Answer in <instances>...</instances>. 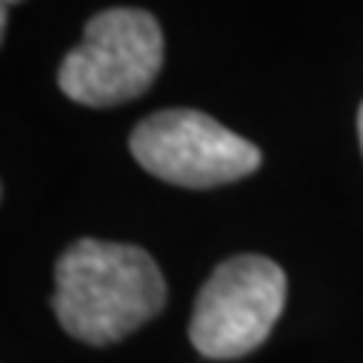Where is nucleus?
Wrapping results in <instances>:
<instances>
[{
  "label": "nucleus",
  "instance_id": "f257e3e1",
  "mask_svg": "<svg viewBox=\"0 0 363 363\" xmlns=\"http://www.w3.org/2000/svg\"><path fill=\"white\" fill-rule=\"evenodd\" d=\"M164 303L167 281L140 245L79 240L55 264L52 309L79 342H118L161 315Z\"/></svg>",
  "mask_w": 363,
  "mask_h": 363
},
{
  "label": "nucleus",
  "instance_id": "f03ea898",
  "mask_svg": "<svg viewBox=\"0 0 363 363\" xmlns=\"http://www.w3.org/2000/svg\"><path fill=\"white\" fill-rule=\"evenodd\" d=\"M164 67V30L136 6H112L85 21L82 43L64 55L58 88L91 109L143 97Z\"/></svg>",
  "mask_w": 363,
  "mask_h": 363
},
{
  "label": "nucleus",
  "instance_id": "7ed1b4c3",
  "mask_svg": "<svg viewBox=\"0 0 363 363\" xmlns=\"http://www.w3.org/2000/svg\"><path fill=\"white\" fill-rule=\"evenodd\" d=\"M288 297L276 260L240 255L215 267L191 315V345L209 360H236L267 342Z\"/></svg>",
  "mask_w": 363,
  "mask_h": 363
},
{
  "label": "nucleus",
  "instance_id": "20e7f679",
  "mask_svg": "<svg viewBox=\"0 0 363 363\" xmlns=\"http://www.w3.org/2000/svg\"><path fill=\"white\" fill-rule=\"evenodd\" d=\"M130 155L152 176L182 188H218L252 176L260 149L197 109H164L130 133Z\"/></svg>",
  "mask_w": 363,
  "mask_h": 363
},
{
  "label": "nucleus",
  "instance_id": "39448f33",
  "mask_svg": "<svg viewBox=\"0 0 363 363\" xmlns=\"http://www.w3.org/2000/svg\"><path fill=\"white\" fill-rule=\"evenodd\" d=\"M21 4V0H0V43H4V33H6V16H9V6Z\"/></svg>",
  "mask_w": 363,
  "mask_h": 363
},
{
  "label": "nucleus",
  "instance_id": "423d86ee",
  "mask_svg": "<svg viewBox=\"0 0 363 363\" xmlns=\"http://www.w3.org/2000/svg\"><path fill=\"white\" fill-rule=\"evenodd\" d=\"M357 130H360V149H363V106H360V116H357Z\"/></svg>",
  "mask_w": 363,
  "mask_h": 363
}]
</instances>
